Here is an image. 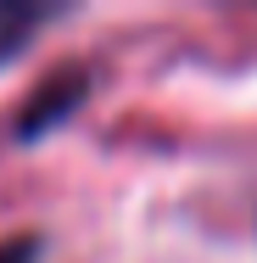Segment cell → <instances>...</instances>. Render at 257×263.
I'll list each match as a JSON object with an SVG mask.
<instances>
[{
	"instance_id": "3",
	"label": "cell",
	"mask_w": 257,
	"mask_h": 263,
	"mask_svg": "<svg viewBox=\"0 0 257 263\" xmlns=\"http://www.w3.org/2000/svg\"><path fill=\"white\" fill-rule=\"evenodd\" d=\"M45 252V235H11V241H0V263H39Z\"/></svg>"
},
{
	"instance_id": "1",
	"label": "cell",
	"mask_w": 257,
	"mask_h": 263,
	"mask_svg": "<svg viewBox=\"0 0 257 263\" xmlns=\"http://www.w3.org/2000/svg\"><path fill=\"white\" fill-rule=\"evenodd\" d=\"M84 96H90V73H84V67L56 73L51 84H39L34 101L17 112V140H23V146H28V140H45L56 123H67V118L84 106Z\"/></svg>"
},
{
	"instance_id": "2",
	"label": "cell",
	"mask_w": 257,
	"mask_h": 263,
	"mask_svg": "<svg viewBox=\"0 0 257 263\" xmlns=\"http://www.w3.org/2000/svg\"><path fill=\"white\" fill-rule=\"evenodd\" d=\"M51 17H56V6H39V0H0V67L28 51V40Z\"/></svg>"
}]
</instances>
